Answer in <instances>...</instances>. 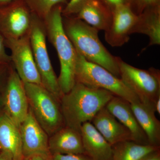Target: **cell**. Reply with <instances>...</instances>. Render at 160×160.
Masks as SVG:
<instances>
[{"label": "cell", "instance_id": "obj_1", "mask_svg": "<svg viewBox=\"0 0 160 160\" xmlns=\"http://www.w3.org/2000/svg\"><path fill=\"white\" fill-rule=\"evenodd\" d=\"M64 31L77 52L120 78L118 58L112 55L100 41L98 30L76 17H62Z\"/></svg>", "mask_w": 160, "mask_h": 160}, {"label": "cell", "instance_id": "obj_2", "mask_svg": "<svg viewBox=\"0 0 160 160\" xmlns=\"http://www.w3.org/2000/svg\"><path fill=\"white\" fill-rule=\"evenodd\" d=\"M114 96L104 89L76 83L60 101L65 126L80 131L82 124L91 122L98 112L105 107Z\"/></svg>", "mask_w": 160, "mask_h": 160}, {"label": "cell", "instance_id": "obj_3", "mask_svg": "<svg viewBox=\"0 0 160 160\" xmlns=\"http://www.w3.org/2000/svg\"><path fill=\"white\" fill-rule=\"evenodd\" d=\"M62 5L52 8L43 20L46 37L54 47L60 64L58 83L63 94L69 92L75 84V70L77 52L64 31Z\"/></svg>", "mask_w": 160, "mask_h": 160}, {"label": "cell", "instance_id": "obj_4", "mask_svg": "<svg viewBox=\"0 0 160 160\" xmlns=\"http://www.w3.org/2000/svg\"><path fill=\"white\" fill-rule=\"evenodd\" d=\"M75 79L76 83L107 90L130 103L140 101L120 78L99 65L89 62L78 52Z\"/></svg>", "mask_w": 160, "mask_h": 160}, {"label": "cell", "instance_id": "obj_5", "mask_svg": "<svg viewBox=\"0 0 160 160\" xmlns=\"http://www.w3.org/2000/svg\"><path fill=\"white\" fill-rule=\"evenodd\" d=\"M24 86L29 108L49 137L65 126L60 102L51 92L38 84L25 83Z\"/></svg>", "mask_w": 160, "mask_h": 160}, {"label": "cell", "instance_id": "obj_6", "mask_svg": "<svg viewBox=\"0 0 160 160\" xmlns=\"http://www.w3.org/2000/svg\"><path fill=\"white\" fill-rule=\"evenodd\" d=\"M29 38L32 54L42 86L51 92L59 101L63 93L58 83L46 46V29L42 20L32 14Z\"/></svg>", "mask_w": 160, "mask_h": 160}, {"label": "cell", "instance_id": "obj_7", "mask_svg": "<svg viewBox=\"0 0 160 160\" xmlns=\"http://www.w3.org/2000/svg\"><path fill=\"white\" fill-rule=\"evenodd\" d=\"M120 78L141 102L152 106L160 96V72L136 68L118 58Z\"/></svg>", "mask_w": 160, "mask_h": 160}, {"label": "cell", "instance_id": "obj_8", "mask_svg": "<svg viewBox=\"0 0 160 160\" xmlns=\"http://www.w3.org/2000/svg\"><path fill=\"white\" fill-rule=\"evenodd\" d=\"M32 13L25 0L0 6V34L4 39H16L28 34Z\"/></svg>", "mask_w": 160, "mask_h": 160}, {"label": "cell", "instance_id": "obj_9", "mask_svg": "<svg viewBox=\"0 0 160 160\" xmlns=\"http://www.w3.org/2000/svg\"><path fill=\"white\" fill-rule=\"evenodd\" d=\"M5 114L19 127L29 110L28 98L23 82L12 64L1 92Z\"/></svg>", "mask_w": 160, "mask_h": 160}, {"label": "cell", "instance_id": "obj_10", "mask_svg": "<svg viewBox=\"0 0 160 160\" xmlns=\"http://www.w3.org/2000/svg\"><path fill=\"white\" fill-rule=\"evenodd\" d=\"M4 41L5 46L11 51L12 64L23 82L42 86L32 54L29 32L19 38Z\"/></svg>", "mask_w": 160, "mask_h": 160}, {"label": "cell", "instance_id": "obj_11", "mask_svg": "<svg viewBox=\"0 0 160 160\" xmlns=\"http://www.w3.org/2000/svg\"><path fill=\"white\" fill-rule=\"evenodd\" d=\"M19 128L24 158L35 154L52 156L49 150V136L36 119L30 108Z\"/></svg>", "mask_w": 160, "mask_h": 160}, {"label": "cell", "instance_id": "obj_12", "mask_svg": "<svg viewBox=\"0 0 160 160\" xmlns=\"http://www.w3.org/2000/svg\"><path fill=\"white\" fill-rule=\"evenodd\" d=\"M138 18L129 5L115 7L112 9L111 24L105 31L106 42L112 47H120L127 43Z\"/></svg>", "mask_w": 160, "mask_h": 160}, {"label": "cell", "instance_id": "obj_13", "mask_svg": "<svg viewBox=\"0 0 160 160\" xmlns=\"http://www.w3.org/2000/svg\"><path fill=\"white\" fill-rule=\"evenodd\" d=\"M91 122L111 145L126 141H133L130 132L106 108L98 112Z\"/></svg>", "mask_w": 160, "mask_h": 160}, {"label": "cell", "instance_id": "obj_14", "mask_svg": "<svg viewBox=\"0 0 160 160\" xmlns=\"http://www.w3.org/2000/svg\"><path fill=\"white\" fill-rule=\"evenodd\" d=\"M106 107L129 130L133 142L142 145H149L146 134L132 111L131 103L119 97L114 96Z\"/></svg>", "mask_w": 160, "mask_h": 160}, {"label": "cell", "instance_id": "obj_15", "mask_svg": "<svg viewBox=\"0 0 160 160\" xmlns=\"http://www.w3.org/2000/svg\"><path fill=\"white\" fill-rule=\"evenodd\" d=\"M80 132L85 154L93 160H112V146L91 122L83 124Z\"/></svg>", "mask_w": 160, "mask_h": 160}, {"label": "cell", "instance_id": "obj_16", "mask_svg": "<svg viewBox=\"0 0 160 160\" xmlns=\"http://www.w3.org/2000/svg\"><path fill=\"white\" fill-rule=\"evenodd\" d=\"M49 147L52 155L85 153L81 132L67 126L49 137Z\"/></svg>", "mask_w": 160, "mask_h": 160}, {"label": "cell", "instance_id": "obj_17", "mask_svg": "<svg viewBox=\"0 0 160 160\" xmlns=\"http://www.w3.org/2000/svg\"><path fill=\"white\" fill-rule=\"evenodd\" d=\"M131 106L149 145L160 147V122L156 117L153 107L140 101L131 103Z\"/></svg>", "mask_w": 160, "mask_h": 160}, {"label": "cell", "instance_id": "obj_18", "mask_svg": "<svg viewBox=\"0 0 160 160\" xmlns=\"http://www.w3.org/2000/svg\"><path fill=\"white\" fill-rule=\"evenodd\" d=\"M0 149L15 160L24 159L19 127L5 113L0 117Z\"/></svg>", "mask_w": 160, "mask_h": 160}, {"label": "cell", "instance_id": "obj_19", "mask_svg": "<svg viewBox=\"0 0 160 160\" xmlns=\"http://www.w3.org/2000/svg\"><path fill=\"white\" fill-rule=\"evenodd\" d=\"M76 17L98 31H105L111 24L112 13H110L99 0H88Z\"/></svg>", "mask_w": 160, "mask_h": 160}, {"label": "cell", "instance_id": "obj_20", "mask_svg": "<svg viewBox=\"0 0 160 160\" xmlns=\"http://www.w3.org/2000/svg\"><path fill=\"white\" fill-rule=\"evenodd\" d=\"M143 14L138 15L132 34L142 33L149 38V46L160 44V12L158 6L149 8Z\"/></svg>", "mask_w": 160, "mask_h": 160}, {"label": "cell", "instance_id": "obj_21", "mask_svg": "<svg viewBox=\"0 0 160 160\" xmlns=\"http://www.w3.org/2000/svg\"><path fill=\"white\" fill-rule=\"evenodd\" d=\"M160 149L150 145L126 141L112 146V160H141L149 153Z\"/></svg>", "mask_w": 160, "mask_h": 160}, {"label": "cell", "instance_id": "obj_22", "mask_svg": "<svg viewBox=\"0 0 160 160\" xmlns=\"http://www.w3.org/2000/svg\"><path fill=\"white\" fill-rule=\"evenodd\" d=\"M32 14L44 20L52 8L57 5L67 4V0H25Z\"/></svg>", "mask_w": 160, "mask_h": 160}, {"label": "cell", "instance_id": "obj_23", "mask_svg": "<svg viewBox=\"0 0 160 160\" xmlns=\"http://www.w3.org/2000/svg\"><path fill=\"white\" fill-rule=\"evenodd\" d=\"M88 0H70L66 7L62 10L64 17L74 16L77 15Z\"/></svg>", "mask_w": 160, "mask_h": 160}, {"label": "cell", "instance_id": "obj_24", "mask_svg": "<svg viewBox=\"0 0 160 160\" xmlns=\"http://www.w3.org/2000/svg\"><path fill=\"white\" fill-rule=\"evenodd\" d=\"M52 160H93L85 153L52 155Z\"/></svg>", "mask_w": 160, "mask_h": 160}, {"label": "cell", "instance_id": "obj_25", "mask_svg": "<svg viewBox=\"0 0 160 160\" xmlns=\"http://www.w3.org/2000/svg\"><path fill=\"white\" fill-rule=\"evenodd\" d=\"M6 47L4 38L0 34V65H9L11 63V58L6 52Z\"/></svg>", "mask_w": 160, "mask_h": 160}, {"label": "cell", "instance_id": "obj_26", "mask_svg": "<svg viewBox=\"0 0 160 160\" xmlns=\"http://www.w3.org/2000/svg\"><path fill=\"white\" fill-rule=\"evenodd\" d=\"M11 64V63L9 65H0V92L7 80Z\"/></svg>", "mask_w": 160, "mask_h": 160}, {"label": "cell", "instance_id": "obj_27", "mask_svg": "<svg viewBox=\"0 0 160 160\" xmlns=\"http://www.w3.org/2000/svg\"><path fill=\"white\" fill-rule=\"evenodd\" d=\"M160 0H133L135 1L140 9H149L151 7L158 6Z\"/></svg>", "mask_w": 160, "mask_h": 160}, {"label": "cell", "instance_id": "obj_28", "mask_svg": "<svg viewBox=\"0 0 160 160\" xmlns=\"http://www.w3.org/2000/svg\"><path fill=\"white\" fill-rule=\"evenodd\" d=\"M108 6H110L112 9L116 6L121 5H129L132 2L133 0H103Z\"/></svg>", "mask_w": 160, "mask_h": 160}, {"label": "cell", "instance_id": "obj_29", "mask_svg": "<svg viewBox=\"0 0 160 160\" xmlns=\"http://www.w3.org/2000/svg\"><path fill=\"white\" fill-rule=\"evenodd\" d=\"M23 160H52V156L35 154L24 158Z\"/></svg>", "mask_w": 160, "mask_h": 160}, {"label": "cell", "instance_id": "obj_30", "mask_svg": "<svg viewBox=\"0 0 160 160\" xmlns=\"http://www.w3.org/2000/svg\"><path fill=\"white\" fill-rule=\"evenodd\" d=\"M141 160H160V149L149 153Z\"/></svg>", "mask_w": 160, "mask_h": 160}, {"label": "cell", "instance_id": "obj_31", "mask_svg": "<svg viewBox=\"0 0 160 160\" xmlns=\"http://www.w3.org/2000/svg\"><path fill=\"white\" fill-rule=\"evenodd\" d=\"M0 160H15L10 153L6 151H0Z\"/></svg>", "mask_w": 160, "mask_h": 160}, {"label": "cell", "instance_id": "obj_32", "mask_svg": "<svg viewBox=\"0 0 160 160\" xmlns=\"http://www.w3.org/2000/svg\"><path fill=\"white\" fill-rule=\"evenodd\" d=\"M153 109L155 112L160 114V96L155 101L153 105Z\"/></svg>", "mask_w": 160, "mask_h": 160}, {"label": "cell", "instance_id": "obj_33", "mask_svg": "<svg viewBox=\"0 0 160 160\" xmlns=\"http://www.w3.org/2000/svg\"><path fill=\"white\" fill-rule=\"evenodd\" d=\"M5 113L4 110V103H3V98L2 93L0 92V117Z\"/></svg>", "mask_w": 160, "mask_h": 160}, {"label": "cell", "instance_id": "obj_34", "mask_svg": "<svg viewBox=\"0 0 160 160\" xmlns=\"http://www.w3.org/2000/svg\"><path fill=\"white\" fill-rule=\"evenodd\" d=\"M16 0H0V6L7 5Z\"/></svg>", "mask_w": 160, "mask_h": 160}, {"label": "cell", "instance_id": "obj_35", "mask_svg": "<svg viewBox=\"0 0 160 160\" xmlns=\"http://www.w3.org/2000/svg\"><path fill=\"white\" fill-rule=\"evenodd\" d=\"M0 151H1V149H0Z\"/></svg>", "mask_w": 160, "mask_h": 160}]
</instances>
